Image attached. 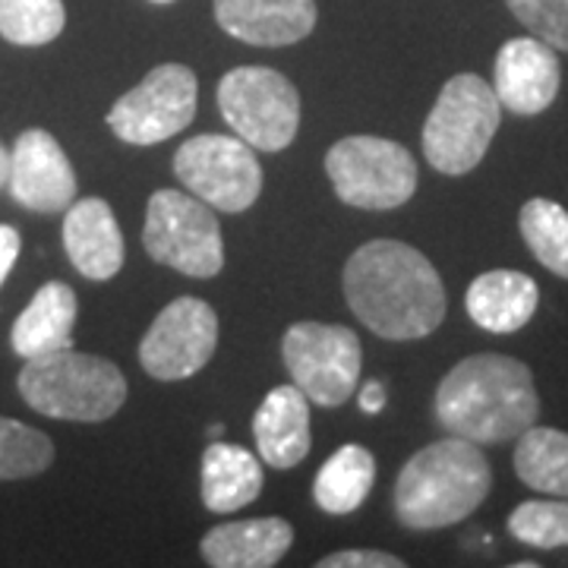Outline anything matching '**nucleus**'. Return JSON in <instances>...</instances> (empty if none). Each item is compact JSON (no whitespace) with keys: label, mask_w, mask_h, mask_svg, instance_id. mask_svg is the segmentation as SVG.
<instances>
[{"label":"nucleus","mask_w":568,"mask_h":568,"mask_svg":"<svg viewBox=\"0 0 568 568\" xmlns=\"http://www.w3.org/2000/svg\"><path fill=\"white\" fill-rule=\"evenodd\" d=\"M351 313L388 342H414L446 320V287L436 265L402 241H369L345 265Z\"/></svg>","instance_id":"1"},{"label":"nucleus","mask_w":568,"mask_h":568,"mask_svg":"<svg viewBox=\"0 0 568 568\" xmlns=\"http://www.w3.org/2000/svg\"><path fill=\"white\" fill-rule=\"evenodd\" d=\"M540 417L528 364L506 354H474L455 364L436 388V420L477 446L518 439Z\"/></svg>","instance_id":"2"},{"label":"nucleus","mask_w":568,"mask_h":568,"mask_svg":"<svg viewBox=\"0 0 568 568\" xmlns=\"http://www.w3.org/2000/svg\"><path fill=\"white\" fill-rule=\"evenodd\" d=\"M493 489V467L477 443L448 436L407 458L395 484V515L407 530L462 525Z\"/></svg>","instance_id":"3"},{"label":"nucleus","mask_w":568,"mask_h":568,"mask_svg":"<svg viewBox=\"0 0 568 568\" xmlns=\"http://www.w3.org/2000/svg\"><path fill=\"white\" fill-rule=\"evenodd\" d=\"M20 395L32 410L54 420L102 424L126 402V379L118 366L77 347L29 357L20 369Z\"/></svg>","instance_id":"4"},{"label":"nucleus","mask_w":568,"mask_h":568,"mask_svg":"<svg viewBox=\"0 0 568 568\" xmlns=\"http://www.w3.org/2000/svg\"><path fill=\"white\" fill-rule=\"evenodd\" d=\"M503 123L496 89L477 73H458L443 85L424 123V155L439 174L462 178L484 162Z\"/></svg>","instance_id":"5"},{"label":"nucleus","mask_w":568,"mask_h":568,"mask_svg":"<svg viewBox=\"0 0 568 568\" xmlns=\"http://www.w3.org/2000/svg\"><path fill=\"white\" fill-rule=\"evenodd\" d=\"M145 253L190 278H215L224 268L222 224L215 209L193 193H152L142 227Z\"/></svg>","instance_id":"6"},{"label":"nucleus","mask_w":568,"mask_h":568,"mask_svg":"<svg viewBox=\"0 0 568 568\" xmlns=\"http://www.w3.org/2000/svg\"><path fill=\"white\" fill-rule=\"evenodd\" d=\"M219 111L256 152H282L301 126V92L272 67H237L219 82Z\"/></svg>","instance_id":"7"},{"label":"nucleus","mask_w":568,"mask_h":568,"mask_svg":"<svg viewBox=\"0 0 568 568\" xmlns=\"http://www.w3.org/2000/svg\"><path fill=\"white\" fill-rule=\"evenodd\" d=\"M325 174L342 203L369 212L405 205L417 193V162L402 142L347 136L325 155Z\"/></svg>","instance_id":"8"},{"label":"nucleus","mask_w":568,"mask_h":568,"mask_svg":"<svg viewBox=\"0 0 568 568\" xmlns=\"http://www.w3.org/2000/svg\"><path fill=\"white\" fill-rule=\"evenodd\" d=\"M291 383L310 405L342 407L361 383V338L345 325L294 323L282 338Z\"/></svg>","instance_id":"9"},{"label":"nucleus","mask_w":568,"mask_h":568,"mask_svg":"<svg viewBox=\"0 0 568 568\" xmlns=\"http://www.w3.org/2000/svg\"><path fill=\"white\" fill-rule=\"evenodd\" d=\"M178 181L219 212H246L263 193V168L241 136L200 133L174 155Z\"/></svg>","instance_id":"10"},{"label":"nucleus","mask_w":568,"mask_h":568,"mask_svg":"<svg viewBox=\"0 0 568 568\" xmlns=\"http://www.w3.org/2000/svg\"><path fill=\"white\" fill-rule=\"evenodd\" d=\"M196 99V73L183 63H162L136 89L114 102L108 126L118 140L130 145H155L193 123Z\"/></svg>","instance_id":"11"},{"label":"nucleus","mask_w":568,"mask_h":568,"mask_svg":"<svg viewBox=\"0 0 568 568\" xmlns=\"http://www.w3.org/2000/svg\"><path fill=\"white\" fill-rule=\"evenodd\" d=\"M219 347V316L200 297H178L155 316L140 345V364L152 379L178 383L200 373Z\"/></svg>","instance_id":"12"},{"label":"nucleus","mask_w":568,"mask_h":568,"mask_svg":"<svg viewBox=\"0 0 568 568\" xmlns=\"http://www.w3.org/2000/svg\"><path fill=\"white\" fill-rule=\"evenodd\" d=\"M559 85H562V67L556 58V48H549L547 41L528 36V39H508L499 48L493 89L506 111L518 118L544 114L556 102Z\"/></svg>","instance_id":"13"},{"label":"nucleus","mask_w":568,"mask_h":568,"mask_svg":"<svg viewBox=\"0 0 568 568\" xmlns=\"http://www.w3.org/2000/svg\"><path fill=\"white\" fill-rule=\"evenodd\" d=\"M10 193L32 212H63L77 200L73 164L48 130H26L10 155Z\"/></svg>","instance_id":"14"},{"label":"nucleus","mask_w":568,"mask_h":568,"mask_svg":"<svg viewBox=\"0 0 568 568\" xmlns=\"http://www.w3.org/2000/svg\"><path fill=\"white\" fill-rule=\"evenodd\" d=\"M316 0H215V20L231 39L284 48L316 29Z\"/></svg>","instance_id":"15"},{"label":"nucleus","mask_w":568,"mask_h":568,"mask_svg":"<svg viewBox=\"0 0 568 568\" xmlns=\"http://www.w3.org/2000/svg\"><path fill=\"white\" fill-rule=\"evenodd\" d=\"M63 250L82 278H114L123 268V234L111 205L95 196L70 205L63 219Z\"/></svg>","instance_id":"16"},{"label":"nucleus","mask_w":568,"mask_h":568,"mask_svg":"<svg viewBox=\"0 0 568 568\" xmlns=\"http://www.w3.org/2000/svg\"><path fill=\"white\" fill-rule=\"evenodd\" d=\"M253 436L265 465L287 470L310 455V398L297 386L272 388L256 407Z\"/></svg>","instance_id":"17"},{"label":"nucleus","mask_w":568,"mask_h":568,"mask_svg":"<svg viewBox=\"0 0 568 568\" xmlns=\"http://www.w3.org/2000/svg\"><path fill=\"white\" fill-rule=\"evenodd\" d=\"M537 304H540L537 282L525 272H511V268H493L477 275L465 294L467 316L493 335L525 328L534 320Z\"/></svg>","instance_id":"18"},{"label":"nucleus","mask_w":568,"mask_h":568,"mask_svg":"<svg viewBox=\"0 0 568 568\" xmlns=\"http://www.w3.org/2000/svg\"><path fill=\"white\" fill-rule=\"evenodd\" d=\"M294 544L284 518H246L219 525L203 537V559L215 568H272Z\"/></svg>","instance_id":"19"},{"label":"nucleus","mask_w":568,"mask_h":568,"mask_svg":"<svg viewBox=\"0 0 568 568\" xmlns=\"http://www.w3.org/2000/svg\"><path fill=\"white\" fill-rule=\"evenodd\" d=\"M77 294L63 282L41 284L32 304L20 313L10 332V345L20 357H39L48 351L73 347V325H77Z\"/></svg>","instance_id":"20"},{"label":"nucleus","mask_w":568,"mask_h":568,"mask_svg":"<svg viewBox=\"0 0 568 568\" xmlns=\"http://www.w3.org/2000/svg\"><path fill=\"white\" fill-rule=\"evenodd\" d=\"M263 493V465L241 446L212 443L203 455V503L209 511H237Z\"/></svg>","instance_id":"21"},{"label":"nucleus","mask_w":568,"mask_h":568,"mask_svg":"<svg viewBox=\"0 0 568 568\" xmlns=\"http://www.w3.org/2000/svg\"><path fill=\"white\" fill-rule=\"evenodd\" d=\"M515 474L525 487L568 499V433L556 426H528L518 436Z\"/></svg>","instance_id":"22"},{"label":"nucleus","mask_w":568,"mask_h":568,"mask_svg":"<svg viewBox=\"0 0 568 568\" xmlns=\"http://www.w3.org/2000/svg\"><path fill=\"white\" fill-rule=\"evenodd\" d=\"M376 480V462L364 446H342L316 474L313 499L328 515H347L364 506Z\"/></svg>","instance_id":"23"},{"label":"nucleus","mask_w":568,"mask_h":568,"mask_svg":"<svg viewBox=\"0 0 568 568\" xmlns=\"http://www.w3.org/2000/svg\"><path fill=\"white\" fill-rule=\"evenodd\" d=\"M521 237L530 246L534 260L552 275L568 278V212L552 200H528L518 215Z\"/></svg>","instance_id":"24"},{"label":"nucleus","mask_w":568,"mask_h":568,"mask_svg":"<svg viewBox=\"0 0 568 568\" xmlns=\"http://www.w3.org/2000/svg\"><path fill=\"white\" fill-rule=\"evenodd\" d=\"M67 26L63 0H0V36L20 48L54 41Z\"/></svg>","instance_id":"25"},{"label":"nucleus","mask_w":568,"mask_h":568,"mask_svg":"<svg viewBox=\"0 0 568 568\" xmlns=\"http://www.w3.org/2000/svg\"><path fill=\"white\" fill-rule=\"evenodd\" d=\"M54 462V443L20 420L0 417V480H22L48 470Z\"/></svg>","instance_id":"26"},{"label":"nucleus","mask_w":568,"mask_h":568,"mask_svg":"<svg viewBox=\"0 0 568 568\" xmlns=\"http://www.w3.org/2000/svg\"><path fill=\"white\" fill-rule=\"evenodd\" d=\"M508 534L534 549L568 547V499H528L508 515Z\"/></svg>","instance_id":"27"},{"label":"nucleus","mask_w":568,"mask_h":568,"mask_svg":"<svg viewBox=\"0 0 568 568\" xmlns=\"http://www.w3.org/2000/svg\"><path fill=\"white\" fill-rule=\"evenodd\" d=\"M511 17L556 51H568V0H506Z\"/></svg>","instance_id":"28"},{"label":"nucleus","mask_w":568,"mask_h":568,"mask_svg":"<svg viewBox=\"0 0 568 568\" xmlns=\"http://www.w3.org/2000/svg\"><path fill=\"white\" fill-rule=\"evenodd\" d=\"M320 568H405V562L383 549H342L320 559Z\"/></svg>","instance_id":"29"},{"label":"nucleus","mask_w":568,"mask_h":568,"mask_svg":"<svg viewBox=\"0 0 568 568\" xmlns=\"http://www.w3.org/2000/svg\"><path fill=\"white\" fill-rule=\"evenodd\" d=\"M20 234L10 224H0V284L7 282V275L13 272V265L20 260Z\"/></svg>","instance_id":"30"},{"label":"nucleus","mask_w":568,"mask_h":568,"mask_svg":"<svg viewBox=\"0 0 568 568\" xmlns=\"http://www.w3.org/2000/svg\"><path fill=\"white\" fill-rule=\"evenodd\" d=\"M361 407H364V414H379V410L386 407V386L376 383V379H369V383L361 388Z\"/></svg>","instance_id":"31"},{"label":"nucleus","mask_w":568,"mask_h":568,"mask_svg":"<svg viewBox=\"0 0 568 568\" xmlns=\"http://www.w3.org/2000/svg\"><path fill=\"white\" fill-rule=\"evenodd\" d=\"M7 178H10V155H7V149L0 145V186L7 183Z\"/></svg>","instance_id":"32"},{"label":"nucleus","mask_w":568,"mask_h":568,"mask_svg":"<svg viewBox=\"0 0 568 568\" xmlns=\"http://www.w3.org/2000/svg\"><path fill=\"white\" fill-rule=\"evenodd\" d=\"M222 433H224V426H222V424H215V426H212V429H209V436H212V439H219Z\"/></svg>","instance_id":"33"},{"label":"nucleus","mask_w":568,"mask_h":568,"mask_svg":"<svg viewBox=\"0 0 568 568\" xmlns=\"http://www.w3.org/2000/svg\"><path fill=\"white\" fill-rule=\"evenodd\" d=\"M152 3H174V0H152Z\"/></svg>","instance_id":"34"}]
</instances>
